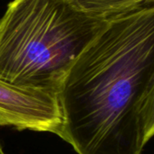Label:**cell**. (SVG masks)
Returning <instances> with one entry per match:
<instances>
[{
    "mask_svg": "<svg viewBox=\"0 0 154 154\" xmlns=\"http://www.w3.org/2000/svg\"><path fill=\"white\" fill-rule=\"evenodd\" d=\"M0 125L60 137L63 116L54 91L19 87L0 79Z\"/></svg>",
    "mask_w": 154,
    "mask_h": 154,
    "instance_id": "obj_3",
    "label": "cell"
},
{
    "mask_svg": "<svg viewBox=\"0 0 154 154\" xmlns=\"http://www.w3.org/2000/svg\"><path fill=\"white\" fill-rule=\"evenodd\" d=\"M154 88V5L106 20L59 89L60 138L77 154H143Z\"/></svg>",
    "mask_w": 154,
    "mask_h": 154,
    "instance_id": "obj_1",
    "label": "cell"
},
{
    "mask_svg": "<svg viewBox=\"0 0 154 154\" xmlns=\"http://www.w3.org/2000/svg\"><path fill=\"white\" fill-rule=\"evenodd\" d=\"M0 154H5L4 152V151H3V148L1 146V143H0Z\"/></svg>",
    "mask_w": 154,
    "mask_h": 154,
    "instance_id": "obj_6",
    "label": "cell"
},
{
    "mask_svg": "<svg viewBox=\"0 0 154 154\" xmlns=\"http://www.w3.org/2000/svg\"><path fill=\"white\" fill-rule=\"evenodd\" d=\"M106 20L65 0L11 1L0 19V79L58 93L74 60Z\"/></svg>",
    "mask_w": 154,
    "mask_h": 154,
    "instance_id": "obj_2",
    "label": "cell"
},
{
    "mask_svg": "<svg viewBox=\"0 0 154 154\" xmlns=\"http://www.w3.org/2000/svg\"><path fill=\"white\" fill-rule=\"evenodd\" d=\"M144 123V142H148L154 136V88L147 101L143 113Z\"/></svg>",
    "mask_w": 154,
    "mask_h": 154,
    "instance_id": "obj_5",
    "label": "cell"
},
{
    "mask_svg": "<svg viewBox=\"0 0 154 154\" xmlns=\"http://www.w3.org/2000/svg\"><path fill=\"white\" fill-rule=\"evenodd\" d=\"M76 9L99 19L154 5V0H65Z\"/></svg>",
    "mask_w": 154,
    "mask_h": 154,
    "instance_id": "obj_4",
    "label": "cell"
}]
</instances>
